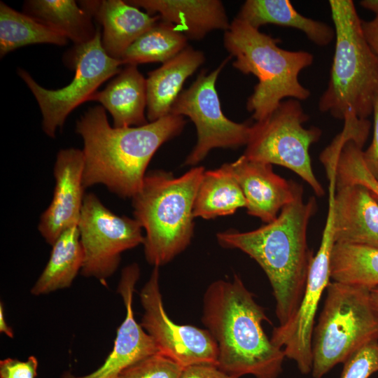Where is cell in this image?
Wrapping results in <instances>:
<instances>
[{
	"mask_svg": "<svg viewBox=\"0 0 378 378\" xmlns=\"http://www.w3.org/2000/svg\"><path fill=\"white\" fill-rule=\"evenodd\" d=\"M316 209L314 197L305 201L298 184L293 201L272 222L251 231L216 234L222 247L241 251L262 269L272 288L279 326L292 319L302 299L314 256L308 245L307 229Z\"/></svg>",
	"mask_w": 378,
	"mask_h": 378,
	"instance_id": "1",
	"label": "cell"
},
{
	"mask_svg": "<svg viewBox=\"0 0 378 378\" xmlns=\"http://www.w3.org/2000/svg\"><path fill=\"white\" fill-rule=\"evenodd\" d=\"M185 125L183 116L170 113L144 125L114 127L103 106L89 108L76 123L84 144L85 188L102 184L120 197L132 198L155 152L179 135Z\"/></svg>",
	"mask_w": 378,
	"mask_h": 378,
	"instance_id": "2",
	"label": "cell"
},
{
	"mask_svg": "<svg viewBox=\"0 0 378 378\" xmlns=\"http://www.w3.org/2000/svg\"><path fill=\"white\" fill-rule=\"evenodd\" d=\"M265 309L234 274L218 279L203 296L202 321L218 347L217 366L233 378H278L285 357L265 332Z\"/></svg>",
	"mask_w": 378,
	"mask_h": 378,
	"instance_id": "3",
	"label": "cell"
},
{
	"mask_svg": "<svg viewBox=\"0 0 378 378\" xmlns=\"http://www.w3.org/2000/svg\"><path fill=\"white\" fill-rule=\"evenodd\" d=\"M204 171L195 166L178 177L169 172L151 171L131 198L134 218L146 232L145 258L153 267L167 264L190 244L194 202Z\"/></svg>",
	"mask_w": 378,
	"mask_h": 378,
	"instance_id": "4",
	"label": "cell"
},
{
	"mask_svg": "<svg viewBox=\"0 0 378 378\" xmlns=\"http://www.w3.org/2000/svg\"><path fill=\"white\" fill-rule=\"evenodd\" d=\"M279 40L235 18L225 31L223 44L235 60L232 66L258 80L246 103L255 122L269 116L284 98L306 100L310 91L299 80L300 73L311 66L309 52L281 48Z\"/></svg>",
	"mask_w": 378,
	"mask_h": 378,
	"instance_id": "5",
	"label": "cell"
},
{
	"mask_svg": "<svg viewBox=\"0 0 378 378\" xmlns=\"http://www.w3.org/2000/svg\"><path fill=\"white\" fill-rule=\"evenodd\" d=\"M335 47L319 110L334 118L367 119L378 98V57L369 45L351 0H330Z\"/></svg>",
	"mask_w": 378,
	"mask_h": 378,
	"instance_id": "6",
	"label": "cell"
},
{
	"mask_svg": "<svg viewBox=\"0 0 378 378\" xmlns=\"http://www.w3.org/2000/svg\"><path fill=\"white\" fill-rule=\"evenodd\" d=\"M312 338L314 378H321L373 340H378V315L370 290L331 281Z\"/></svg>",
	"mask_w": 378,
	"mask_h": 378,
	"instance_id": "7",
	"label": "cell"
},
{
	"mask_svg": "<svg viewBox=\"0 0 378 378\" xmlns=\"http://www.w3.org/2000/svg\"><path fill=\"white\" fill-rule=\"evenodd\" d=\"M308 115L300 101L288 99L266 118L251 125L244 155L251 160L286 167L303 179L315 195L324 190L312 169L309 148L321 136V130L304 127Z\"/></svg>",
	"mask_w": 378,
	"mask_h": 378,
	"instance_id": "8",
	"label": "cell"
},
{
	"mask_svg": "<svg viewBox=\"0 0 378 378\" xmlns=\"http://www.w3.org/2000/svg\"><path fill=\"white\" fill-rule=\"evenodd\" d=\"M64 62L75 71L71 82L58 90H48L37 83L24 69L18 74L34 94L42 114V129L51 138L62 127L66 118L76 107L90 101L98 88L120 73L122 62L108 56L102 45L99 27L90 42L74 45L64 55Z\"/></svg>",
	"mask_w": 378,
	"mask_h": 378,
	"instance_id": "9",
	"label": "cell"
},
{
	"mask_svg": "<svg viewBox=\"0 0 378 378\" xmlns=\"http://www.w3.org/2000/svg\"><path fill=\"white\" fill-rule=\"evenodd\" d=\"M228 59L209 74L202 71L172 106L170 113L188 116L197 130V141L186 158V165L195 167L214 148L235 149L249 141L251 125L235 122L224 115L216 89L218 76Z\"/></svg>",
	"mask_w": 378,
	"mask_h": 378,
	"instance_id": "10",
	"label": "cell"
},
{
	"mask_svg": "<svg viewBox=\"0 0 378 378\" xmlns=\"http://www.w3.org/2000/svg\"><path fill=\"white\" fill-rule=\"evenodd\" d=\"M78 228L84 254L80 273L103 284L117 270L122 253L144 242L134 218L113 214L92 192L84 197Z\"/></svg>",
	"mask_w": 378,
	"mask_h": 378,
	"instance_id": "11",
	"label": "cell"
},
{
	"mask_svg": "<svg viewBox=\"0 0 378 378\" xmlns=\"http://www.w3.org/2000/svg\"><path fill=\"white\" fill-rule=\"evenodd\" d=\"M334 244L332 206L329 202L320 246L314 256L300 304L291 320L274 328L270 337L303 374L312 372L314 321L322 295L330 282V257Z\"/></svg>",
	"mask_w": 378,
	"mask_h": 378,
	"instance_id": "12",
	"label": "cell"
},
{
	"mask_svg": "<svg viewBox=\"0 0 378 378\" xmlns=\"http://www.w3.org/2000/svg\"><path fill=\"white\" fill-rule=\"evenodd\" d=\"M159 267H154L140 292L144 314L141 326L154 341L158 353L183 368L202 364L216 365L217 344L206 329L174 323L167 315L159 284Z\"/></svg>",
	"mask_w": 378,
	"mask_h": 378,
	"instance_id": "13",
	"label": "cell"
},
{
	"mask_svg": "<svg viewBox=\"0 0 378 378\" xmlns=\"http://www.w3.org/2000/svg\"><path fill=\"white\" fill-rule=\"evenodd\" d=\"M139 276L140 269L136 263L122 270L117 291L122 299L126 314L117 330L113 349L104 363L87 375L76 377L67 372L62 378H118L128 367L159 352L151 337L134 317L133 296Z\"/></svg>",
	"mask_w": 378,
	"mask_h": 378,
	"instance_id": "14",
	"label": "cell"
},
{
	"mask_svg": "<svg viewBox=\"0 0 378 378\" xmlns=\"http://www.w3.org/2000/svg\"><path fill=\"white\" fill-rule=\"evenodd\" d=\"M83 170V150L69 148L58 152L53 169V197L38 225L41 234L50 245L64 231L78 224L85 195Z\"/></svg>",
	"mask_w": 378,
	"mask_h": 378,
	"instance_id": "15",
	"label": "cell"
},
{
	"mask_svg": "<svg viewBox=\"0 0 378 378\" xmlns=\"http://www.w3.org/2000/svg\"><path fill=\"white\" fill-rule=\"evenodd\" d=\"M332 199L335 243L378 248V202L359 184L335 186V174L326 171Z\"/></svg>",
	"mask_w": 378,
	"mask_h": 378,
	"instance_id": "16",
	"label": "cell"
},
{
	"mask_svg": "<svg viewBox=\"0 0 378 378\" xmlns=\"http://www.w3.org/2000/svg\"><path fill=\"white\" fill-rule=\"evenodd\" d=\"M227 165L242 190L248 214L265 224L274 220L294 199L298 184L275 174L272 164L242 155Z\"/></svg>",
	"mask_w": 378,
	"mask_h": 378,
	"instance_id": "17",
	"label": "cell"
},
{
	"mask_svg": "<svg viewBox=\"0 0 378 378\" xmlns=\"http://www.w3.org/2000/svg\"><path fill=\"white\" fill-rule=\"evenodd\" d=\"M128 4L143 8L150 15L172 24L188 39L200 40L209 32L226 31L230 24L219 0H130Z\"/></svg>",
	"mask_w": 378,
	"mask_h": 378,
	"instance_id": "18",
	"label": "cell"
},
{
	"mask_svg": "<svg viewBox=\"0 0 378 378\" xmlns=\"http://www.w3.org/2000/svg\"><path fill=\"white\" fill-rule=\"evenodd\" d=\"M93 17L103 27L102 45L111 57L120 60L128 48L160 18L126 1H96Z\"/></svg>",
	"mask_w": 378,
	"mask_h": 378,
	"instance_id": "19",
	"label": "cell"
},
{
	"mask_svg": "<svg viewBox=\"0 0 378 378\" xmlns=\"http://www.w3.org/2000/svg\"><path fill=\"white\" fill-rule=\"evenodd\" d=\"M90 101L100 103L111 113L114 127L141 126L149 122L145 115L147 107L146 79L135 65H126Z\"/></svg>",
	"mask_w": 378,
	"mask_h": 378,
	"instance_id": "20",
	"label": "cell"
},
{
	"mask_svg": "<svg viewBox=\"0 0 378 378\" xmlns=\"http://www.w3.org/2000/svg\"><path fill=\"white\" fill-rule=\"evenodd\" d=\"M204 60L202 52L188 46L174 58L148 74L146 117L148 122L170 114L185 81Z\"/></svg>",
	"mask_w": 378,
	"mask_h": 378,
	"instance_id": "21",
	"label": "cell"
},
{
	"mask_svg": "<svg viewBox=\"0 0 378 378\" xmlns=\"http://www.w3.org/2000/svg\"><path fill=\"white\" fill-rule=\"evenodd\" d=\"M236 18L258 29L267 24L297 29L320 46L328 45L335 36L334 28L304 17L288 0H247Z\"/></svg>",
	"mask_w": 378,
	"mask_h": 378,
	"instance_id": "22",
	"label": "cell"
},
{
	"mask_svg": "<svg viewBox=\"0 0 378 378\" xmlns=\"http://www.w3.org/2000/svg\"><path fill=\"white\" fill-rule=\"evenodd\" d=\"M23 13L60 34L74 45L91 41L97 32L93 15L73 0H28Z\"/></svg>",
	"mask_w": 378,
	"mask_h": 378,
	"instance_id": "23",
	"label": "cell"
},
{
	"mask_svg": "<svg viewBox=\"0 0 378 378\" xmlns=\"http://www.w3.org/2000/svg\"><path fill=\"white\" fill-rule=\"evenodd\" d=\"M246 206L242 190L227 163L204 172L194 202L195 218L213 219L233 214Z\"/></svg>",
	"mask_w": 378,
	"mask_h": 378,
	"instance_id": "24",
	"label": "cell"
},
{
	"mask_svg": "<svg viewBox=\"0 0 378 378\" xmlns=\"http://www.w3.org/2000/svg\"><path fill=\"white\" fill-rule=\"evenodd\" d=\"M52 246L49 260L31 288L34 295L69 287L81 271L84 254L78 225L64 231Z\"/></svg>",
	"mask_w": 378,
	"mask_h": 378,
	"instance_id": "25",
	"label": "cell"
},
{
	"mask_svg": "<svg viewBox=\"0 0 378 378\" xmlns=\"http://www.w3.org/2000/svg\"><path fill=\"white\" fill-rule=\"evenodd\" d=\"M330 279L370 290L378 287V248L335 243L330 257Z\"/></svg>",
	"mask_w": 378,
	"mask_h": 378,
	"instance_id": "26",
	"label": "cell"
},
{
	"mask_svg": "<svg viewBox=\"0 0 378 378\" xmlns=\"http://www.w3.org/2000/svg\"><path fill=\"white\" fill-rule=\"evenodd\" d=\"M323 166L331 167L335 186L359 184L368 188L378 200V181L368 169L362 148L340 133L320 155Z\"/></svg>",
	"mask_w": 378,
	"mask_h": 378,
	"instance_id": "27",
	"label": "cell"
},
{
	"mask_svg": "<svg viewBox=\"0 0 378 378\" xmlns=\"http://www.w3.org/2000/svg\"><path fill=\"white\" fill-rule=\"evenodd\" d=\"M68 39L36 20L0 2V56L24 46L49 43L57 46L67 44Z\"/></svg>",
	"mask_w": 378,
	"mask_h": 378,
	"instance_id": "28",
	"label": "cell"
},
{
	"mask_svg": "<svg viewBox=\"0 0 378 378\" xmlns=\"http://www.w3.org/2000/svg\"><path fill=\"white\" fill-rule=\"evenodd\" d=\"M187 40L174 25L160 19L128 48L120 61L122 64L135 66L163 64L183 51L188 46Z\"/></svg>",
	"mask_w": 378,
	"mask_h": 378,
	"instance_id": "29",
	"label": "cell"
},
{
	"mask_svg": "<svg viewBox=\"0 0 378 378\" xmlns=\"http://www.w3.org/2000/svg\"><path fill=\"white\" fill-rule=\"evenodd\" d=\"M183 369L176 362L158 353L128 367L118 378H180Z\"/></svg>",
	"mask_w": 378,
	"mask_h": 378,
	"instance_id": "30",
	"label": "cell"
},
{
	"mask_svg": "<svg viewBox=\"0 0 378 378\" xmlns=\"http://www.w3.org/2000/svg\"><path fill=\"white\" fill-rule=\"evenodd\" d=\"M343 364L340 378H369L378 372V340L357 350Z\"/></svg>",
	"mask_w": 378,
	"mask_h": 378,
	"instance_id": "31",
	"label": "cell"
},
{
	"mask_svg": "<svg viewBox=\"0 0 378 378\" xmlns=\"http://www.w3.org/2000/svg\"><path fill=\"white\" fill-rule=\"evenodd\" d=\"M38 365L33 356L24 361L7 358L0 361V378H36Z\"/></svg>",
	"mask_w": 378,
	"mask_h": 378,
	"instance_id": "32",
	"label": "cell"
},
{
	"mask_svg": "<svg viewBox=\"0 0 378 378\" xmlns=\"http://www.w3.org/2000/svg\"><path fill=\"white\" fill-rule=\"evenodd\" d=\"M374 131L371 144L365 151L363 157L365 163L374 178L378 181V98L373 106Z\"/></svg>",
	"mask_w": 378,
	"mask_h": 378,
	"instance_id": "33",
	"label": "cell"
},
{
	"mask_svg": "<svg viewBox=\"0 0 378 378\" xmlns=\"http://www.w3.org/2000/svg\"><path fill=\"white\" fill-rule=\"evenodd\" d=\"M180 378H233L216 365L202 364L184 368Z\"/></svg>",
	"mask_w": 378,
	"mask_h": 378,
	"instance_id": "34",
	"label": "cell"
},
{
	"mask_svg": "<svg viewBox=\"0 0 378 378\" xmlns=\"http://www.w3.org/2000/svg\"><path fill=\"white\" fill-rule=\"evenodd\" d=\"M362 27L369 45L378 57V16L370 21H362Z\"/></svg>",
	"mask_w": 378,
	"mask_h": 378,
	"instance_id": "35",
	"label": "cell"
},
{
	"mask_svg": "<svg viewBox=\"0 0 378 378\" xmlns=\"http://www.w3.org/2000/svg\"><path fill=\"white\" fill-rule=\"evenodd\" d=\"M0 332L8 337L13 338L14 333L12 328L8 325L4 316V308L2 302L0 303Z\"/></svg>",
	"mask_w": 378,
	"mask_h": 378,
	"instance_id": "36",
	"label": "cell"
},
{
	"mask_svg": "<svg viewBox=\"0 0 378 378\" xmlns=\"http://www.w3.org/2000/svg\"><path fill=\"white\" fill-rule=\"evenodd\" d=\"M360 4L363 8L372 11L378 16V0H363Z\"/></svg>",
	"mask_w": 378,
	"mask_h": 378,
	"instance_id": "37",
	"label": "cell"
},
{
	"mask_svg": "<svg viewBox=\"0 0 378 378\" xmlns=\"http://www.w3.org/2000/svg\"><path fill=\"white\" fill-rule=\"evenodd\" d=\"M370 297L373 309L378 315V287L370 290Z\"/></svg>",
	"mask_w": 378,
	"mask_h": 378,
	"instance_id": "38",
	"label": "cell"
}]
</instances>
